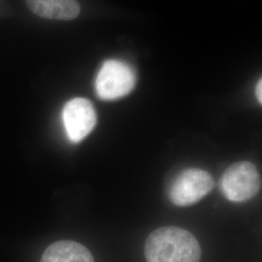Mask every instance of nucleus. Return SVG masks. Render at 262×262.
<instances>
[{"instance_id": "obj_1", "label": "nucleus", "mask_w": 262, "mask_h": 262, "mask_svg": "<svg viewBox=\"0 0 262 262\" xmlns=\"http://www.w3.org/2000/svg\"><path fill=\"white\" fill-rule=\"evenodd\" d=\"M148 262H199L200 246L196 238L180 227H161L151 232L145 244Z\"/></svg>"}, {"instance_id": "obj_2", "label": "nucleus", "mask_w": 262, "mask_h": 262, "mask_svg": "<svg viewBox=\"0 0 262 262\" xmlns=\"http://www.w3.org/2000/svg\"><path fill=\"white\" fill-rule=\"evenodd\" d=\"M260 176L252 162L230 165L220 179V190L232 202H243L255 196L260 189Z\"/></svg>"}, {"instance_id": "obj_3", "label": "nucleus", "mask_w": 262, "mask_h": 262, "mask_svg": "<svg viewBox=\"0 0 262 262\" xmlns=\"http://www.w3.org/2000/svg\"><path fill=\"white\" fill-rule=\"evenodd\" d=\"M136 84V74L126 62L117 59L105 61L95 80V91L102 100H117L130 94Z\"/></svg>"}, {"instance_id": "obj_4", "label": "nucleus", "mask_w": 262, "mask_h": 262, "mask_svg": "<svg viewBox=\"0 0 262 262\" xmlns=\"http://www.w3.org/2000/svg\"><path fill=\"white\" fill-rule=\"evenodd\" d=\"M213 187L214 179L209 172L202 169H186L172 181L168 197L176 206H190L206 196Z\"/></svg>"}, {"instance_id": "obj_5", "label": "nucleus", "mask_w": 262, "mask_h": 262, "mask_svg": "<svg viewBox=\"0 0 262 262\" xmlns=\"http://www.w3.org/2000/svg\"><path fill=\"white\" fill-rule=\"evenodd\" d=\"M62 120L68 139L72 143H79L94 129L97 119L92 102L77 97L66 104Z\"/></svg>"}, {"instance_id": "obj_6", "label": "nucleus", "mask_w": 262, "mask_h": 262, "mask_svg": "<svg viewBox=\"0 0 262 262\" xmlns=\"http://www.w3.org/2000/svg\"><path fill=\"white\" fill-rule=\"evenodd\" d=\"M27 3L32 13L44 19L69 20L81 12L77 0H27Z\"/></svg>"}, {"instance_id": "obj_7", "label": "nucleus", "mask_w": 262, "mask_h": 262, "mask_svg": "<svg viewBox=\"0 0 262 262\" xmlns=\"http://www.w3.org/2000/svg\"><path fill=\"white\" fill-rule=\"evenodd\" d=\"M41 262H94L92 253L82 244L62 240L50 245Z\"/></svg>"}, {"instance_id": "obj_8", "label": "nucleus", "mask_w": 262, "mask_h": 262, "mask_svg": "<svg viewBox=\"0 0 262 262\" xmlns=\"http://www.w3.org/2000/svg\"><path fill=\"white\" fill-rule=\"evenodd\" d=\"M255 95H256L259 103L262 104V78L259 80V82L257 83V84H256Z\"/></svg>"}]
</instances>
